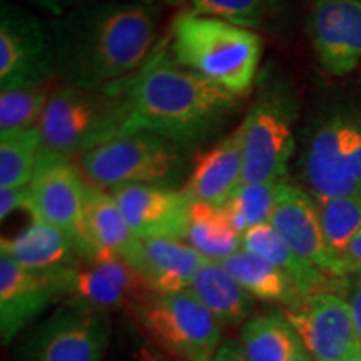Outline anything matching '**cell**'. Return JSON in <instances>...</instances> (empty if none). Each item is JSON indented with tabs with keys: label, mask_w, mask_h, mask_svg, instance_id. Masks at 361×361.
<instances>
[{
	"label": "cell",
	"mask_w": 361,
	"mask_h": 361,
	"mask_svg": "<svg viewBox=\"0 0 361 361\" xmlns=\"http://www.w3.org/2000/svg\"><path fill=\"white\" fill-rule=\"evenodd\" d=\"M56 74L64 85L97 90L134 75L156 52L159 11L121 0L80 2L51 22Z\"/></svg>",
	"instance_id": "6da1fadb"
},
{
	"label": "cell",
	"mask_w": 361,
	"mask_h": 361,
	"mask_svg": "<svg viewBox=\"0 0 361 361\" xmlns=\"http://www.w3.org/2000/svg\"><path fill=\"white\" fill-rule=\"evenodd\" d=\"M121 84L126 102L121 135L147 130L184 147L218 133L241 101L176 64L168 49L156 51Z\"/></svg>",
	"instance_id": "7a4b0ae2"
},
{
	"label": "cell",
	"mask_w": 361,
	"mask_h": 361,
	"mask_svg": "<svg viewBox=\"0 0 361 361\" xmlns=\"http://www.w3.org/2000/svg\"><path fill=\"white\" fill-rule=\"evenodd\" d=\"M263 42L255 30L188 11L174 17L168 54L184 69L243 99L255 85Z\"/></svg>",
	"instance_id": "3957f363"
},
{
	"label": "cell",
	"mask_w": 361,
	"mask_h": 361,
	"mask_svg": "<svg viewBox=\"0 0 361 361\" xmlns=\"http://www.w3.org/2000/svg\"><path fill=\"white\" fill-rule=\"evenodd\" d=\"M126 102L123 84L87 90L62 85L54 90L39 123V162L71 161L121 135ZM37 162V164H39Z\"/></svg>",
	"instance_id": "277c9868"
},
{
	"label": "cell",
	"mask_w": 361,
	"mask_h": 361,
	"mask_svg": "<svg viewBox=\"0 0 361 361\" xmlns=\"http://www.w3.org/2000/svg\"><path fill=\"white\" fill-rule=\"evenodd\" d=\"M188 152L168 137L137 130L89 149L79 159L94 186L109 191L129 184L176 188L191 171Z\"/></svg>",
	"instance_id": "5b68a950"
},
{
	"label": "cell",
	"mask_w": 361,
	"mask_h": 361,
	"mask_svg": "<svg viewBox=\"0 0 361 361\" xmlns=\"http://www.w3.org/2000/svg\"><path fill=\"white\" fill-rule=\"evenodd\" d=\"M296 106L283 80H266L243 128V184L283 183L295 152Z\"/></svg>",
	"instance_id": "8992f818"
},
{
	"label": "cell",
	"mask_w": 361,
	"mask_h": 361,
	"mask_svg": "<svg viewBox=\"0 0 361 361\" xmlns=\"http://www.w3.org/2000/svg\"><path fill=\"white\" fill-rule=\"evenodd\" d=\"M162 350L178 361H213L221 346V324L191 291L149 293L133 308Z\"/></svg>",
	"instance_id": "52a82bcc"
},
{
	"label": "cell",
	"mask_w": 361,
	"mask_h": 361,
	"mask_svg": "<svg viewBox=\"0 0 361 361\" xmlns=\"http://www.w3.org/2000/svg\"><path fill=\"white\" fill-rule=\"evenodd\" d=\"M301 174L314 200L361 194V116L338 112L306 139Z\"/></svg>",
	"instance_id": "ba28073f"
},
{
	"label": "cell",
	"mask_w": 361,
	"mask_h": 361,
	"mask_svg": "<svg viewBox=\"0 0 361 361\" xmlns=\"http://www.w3.org/2000/svg\"><path fill=\"white\" fill-rule=\"evenodd\" d=\"M107 340L106 311L67 300L24 338L17 361H102Z\"/></svg>",
	"instance_id": "9c48e42d"
},
{
	"label": "cell",
	"mask_w": 361,
	"mask_h": 361,
	"mask_svg": "<svg viewBox=\"0 0 361 361\" xmlns=\"http://www.w3.org/2000/svg\"><path fill=\"white\" fill-rule=\"evenodd\" d=\"M56 74L51 25L27 8L0 6V90L45 85Z\"/></svg>",
	"instance_id": "30bf717a"
},
{
	"label": "cell",
	"mask_w": 361,
	"mask_h": 361,
	"mask_svg": "<svg viewBox=\"0 0 361 361\" xmlns=\"http://www.w3.org/2000/svg\"><path fill=\"white\" fill-rule=\"evenodd\" d=\"M74 268L29 269L0 252L2 345H11L52 305L69 300Z\"/></svg>",
	"instance_id": "8fae6325"
},
{
	"label": "cell",
	"mask_w": 361,
	"mask_h": 361,
	"mask_svg": "<svg viewBox=\"0 0 361 361\" xmlns=\"http://www.w3.org/2000/svg\"><path fill=\"white\" fill-rule=\"evenodd\" d=\"M85 196L87 184L72 161H47L37 164L29 184L27 204L32 219L51 224L74 239L82 261L101 252L85 236Z\"/></svg>",
	"instance_id": "7c38bea8"
},
{
	"label": "cell",
	"mask_w": 361,
	"mask_h": 361,
	"mask_svg": "<svg viewBox=\"0 0 361 361\" xmlns=\"http://www.w3.org/2000/svg\"><path fill=\"white\" fill-rule=\"evenodd\" d=\"M269 224L300 258L322 269L328 276L348 278L343 264L326 245L318 204L311 194L293 184H278L276 204Z\"/></svg>",
	"instance_id": "4fadbf2b"
},
{
	"label": "cell",
	"mask_w": 361,
	"mask_h": 361,
	"mask_svg": "<svg viewBox=\"0 0 361 361\" xmlns=\"http://www.w3.org/2000/svg\"><path fill=\"white\" fill-rule=\"evenodd\" d=\"M284 316L314 361H341L358 343L350 303L340 293L311 296Z\"/></svg>",
	"instance_id": "5bb4252c"
},
{
	"label": "cell",
	"mask_w": 361,
	"mask_h": 361,
	"mask_svg": "<svg viewBox=\"0 0 361 361\" xmlns=\"http://www.w3.org/2000/svg\"><path fill=\"white\" fill-rule=\"evenodd\" d=\"M130 231L137 239L186 241L192 200L183 189L129 184L112 189Z\"/></svg>",
	"instance_id": "9a60e30c"
},
{
	"label": "cell",
	"mask_w": 361,
	"mask_h": 361,
	"mask_svg": "<svg viewBox=\"0 0 361 361\" xmlns=\"http://www.w3.org/2000/svg\"><path fill=\"white\" fill-rule=\"evenodd\" d=\"M308 25L324 71L343 78L361 64V0H311Z\"/></svg>",
	"instance_id": "2e32d148"
},
{
	"label": "cell",
	"mask_w": 361,
	"mask_h": 361,
	"mask_svg": "<svg viewBox=\"0 0 361 361\" xmlns=\"http://www.w3.org/2000/svg\"><path fill=\"white\" fill-rule=\"evenodd\" d=\"M149 293L151 290L121 256L99 252L74 268L69 300L107 313L116 308L133 310Z\"/></svg>",
	"instance_id": "e0dca14e"
},
{
	"label": "cell",
	"mask_w": 361,
	"mask_h": 361,
	"mask_svg": "<svg viewBox=\"0 0 361 361\" xmlns=\"http://www.w3.org/2000/svg\"><path fill=\"white\" fill-rule=\"evenodd\" d=\"M243 184L241 124L221 141L194 156L183 191L192 201L223 206Z\"/></svg>",
	"instance_id": "ac0fdd59"
},
{
	"label": "cell",
	"mask_w": 361,
	"mask_h": 361,
	"mask_svg": "<svg viewBox=\"0 0 361 361\" xmlns=\"http://www.w3.org/2000/svg\"><path fill=\"white\" fill-rule=\"evenodd\" d=\"M207 258L179 239H141L133 269L152 293H179L191 283Z\"/></svg>",
	"instance_id": "d6986e66"
},
{
	"label": "cell",
	"mask_w": 361,
	"mask_h": 361,
	"mask_svg": "<svg viewBox=\"0 0 361 361\" xmlns=\"http://www.w3.org/2000/svg\"><path fill=\"white\" fill-rule=\"evenodd\" d=\"M241 247L284 271L305 301L319 293H338L345 283V279L328 276L322 269L300 258L271 224H261L247 229L243 234Z\"/></svg>",
	"instance_id": "ffe728a7"
},
{
	"label": "cell",
	"mask_w": 361,
	"mask_h": 361,
	"mask_svg": "<svg viewBox=\"0 0 361 361\" xmlns=\"http://www.w3.org/2000/svg\"><path fill=\"white\" fill-rule=\"evenodd\" d=\"M0 252L29 269L74 268L82 261L75 241L54 226L32 219L13 238H4Z\"/></svg>",
	"instance_id": "44dd1931"
},
{
	"label": "cell",
	"mask_w": 361,
	"mask_h": 361,
	"mask_svg": "<svg viewBox=\"0 0 361 361\" xmlns=\"http://www.w3.org/2000/svg\"><path fill=\"white\" fill-rule=\"evenodd\" d=\"M84 226L85 236L97 251L114 252L133 268L141 250V239L130 231L111 191L87 184Z\"/></svg>",
	"instance_id": "7402d4cb"
},
{
	"label": "cell",
	"mask_w": 361,
	"mask_h": 361,
	"mask_svg": "<svg viewBox=\"0 0 361 361\" xmlns=\"http://www.w3.org/2000/svg\"><path fill=\"white\" fill-rule=\"evenodd\" d=\"M189 291L213 313L221 326L245 323L255 308V298L218 261L207 259L201 266Z\"/></svg>",
	"instance_id": "603a6c76"
},
{
	"label": "cell",
	"mask_w": 361,
	"mask_h": 361,
	"mask_svg": "<svg viewBox=\"0 0 361 361\" xmlns=\"http://www.w3.org/2000/svg\"><path fill=\"white\" fill-rule=\"evenodd\" d=\"M221 266L256 300L284 305L290 310L305 303L284 271L243 247L221 261Z\"/></svg>",
	"instance_id": "cb8c5ba5"
},
{
	"label": "cell",
	"mask_w": 361,
	"mask_h": 361,
	"mask_svg": "<svg viewBox=\"0 0 361 361\" xmlns=\"http://www.w3.org/2000/svg\"><path fill=\"white\" fill-rule=\"evenodd\" d=\"M186 241L204 258L221 263L241 250L243 234L234 228L223 206L194 201Z\"/></svg>",
	"instance_id": "d4e9b609"
},
{
	"label": "cell",
	"mask_w": 361,
	"mask_h": 361,
	"mask_svg": "<svg viewBox=\"0 0 361 361\" xmlns=\"http://www.w3.org/2000/svg\"><path fill=\"white\" fill-rule=\"evenodd\" d=\"M300 338L283 313H264L250 318L241 328L246 361H291Z\"/></svg>",
	"instance_id": "484cf974"
},
{
	"label": "cell",
	"mask_w": 361,
	"mask_h": 361,
	"mask_svg": "<svg viewBox=\"0 0 361 361\" xmlns=\"http://www.w3.org/2000/svg\"><path fill=\"white\" fill-rule=\"evenodd\" d=\"M39 128L0 134V189L29 186L37 169Z\"/></svg>",
	"instance_id": "4316f807"
},
{
	"label": "cell",
	"mask_w": 361,
	"mask_h": 361,
	"mask_svg": "<svg viewBox=\"0 0 361 361\" xmlns=\"http://www.w3.org/2000/svg\"><path fill=\"white\" fill-rule=\"evenodd\" d=\"M316 204L326 245L343 264V256L361 229V194L318 200Z\"/></svg>",
	"instance_id": "83f0119b"
},
{
	"label": "cell",
	"mask_w": 361,
	"mask_h": 361,
	"mask_svg": "<svg viewBox=\"0 0 361 361\" xmlns=\"http://www.w3.org/2000/svg\"><path fill=\"white\" fill-rule=\"evenodd\" d=\"M281 184V183H279ZM278 184H241L223 207L239 233L261 224H269L276 204Z\"/></svg>",
	"instance_id": "f1b7e54d"
},
{
	"label": "cell",
	"mask_w": 361,
	"mask_h": 361,
	"mask_svg": "<svg viewBox=\"0 0 361 361\" xmlns=\"http://www.w3.org/2000/svg\"><path fill=\"white\" fill-rule=\"evenodd\" d=\"M49 97L45 85L0 90V134L37 128Z\"/></svg>",
	"instance_id": "f546056e"
},
{
	"label": "cell",
	"mask_w": 361,
	"mask_h": 361,
	"mask_svg": "<svg viewBox=\"0 0 361 361\" xmlns=\"http://www.w3.org/2000/svg\"><path fill=\"white\" fill-rule=\"evenodd\" d=\"M192 12L255 29L273 13L276 0H191Z\"/></svg>",
	"instance_id": "4dcf8cb0"
},
{
	"label": "cell",
	"mask_w": 361,
	"mask_h": 361,
	"mask_svg": "<svg viewBox=\"0 0 361 361\" xmlns=\"http://www.w3.org/2000/svg\"><path fill=\"white\" fill-rule=\"evenodd\" d=\"M29 204V186L0 189V219L7 218L19 209H27Z\"/></svg>",
	"instance_id": "1f68e13d"
},
{
	"label": "cell",
	"mask_w": 361,
	"mask_h": 361,
	"mask_svg": "<svg viewBox=\"0 0 361 361\" xmlns=\"http://www.w3.org/2000/svg\"><path fill=\"white\" fill-rule=\"evenodd\" d=\"M24 2L32 7L40 8V11L47 12L52 19H56V17H61L62 13L71 11L72 7L84 2V0H24Z\"/></svg>",
	"instance_id": "d6a6232c"
},
{
	"label": "cell",
	"mask_w": 361,
	"mask_h": 361,
	"mask_svg": "<svg viewBox=\"0 0 361 361\" xmlns=\"http://www.w3.org/2000/svg\"><path fill=\"white\" fill-rule=\"evenodd\" d=\"M355 276H356L355 283L350 290L348 303L351 308V318H353V324H355L356 340H358L361 346V273L355 274Z\"/></svg>",
	"instance_id": "836d02e7"
},
{
	"label": "cell",
	"mask_w": 361,
	"mask_h": 361,
	"mask_svg": "<svg viewBox=\"0 0 361 361\" xmlns=\"http://www.w3.org/2000/svg\"><path fill=\"white\" fill-rule=\"evenodd\" d=\"M343 268H345L346 274L361 273V229L343 256Z\"/></svg>",
	"instance_id": "e575fe53"
},
{
	"label": "cell",
	"mask_w": 361,
	"mask_h": 361,
	"mask_svg": "<svg viewBox=\"0 0 361 361\" xmlns=\"http://www.w3.org/2000/svg\"><path fill=\"white\" fill-rule=\"evenodd\" d=\"M213 361H246L245 351L239 341H226L219 346L218 353H216Z\"/></svg>",
	"instance_id": "d590c367"
},
{
	"label": "cell",
	"mask_w": 361,
	"mask_h": 361,
	"mask_svg": "<svg viewBox=\"0 0 361 361\" xmlns=\"http://www.w3.org/2000/svg\"><path fill=\"white\" fill-rule=\"evenodd\" d=\"M291 361H314L313 358H311V355L306 351V348L303 346V343L298 341L296 345V350H295V355H293Z\"/></svg>",
	"instance_id": "8d00e7d4"
},
{
	"label": "cell",
	"mask_w": 361,
	"mask_h": 361,
	"mask_svg": "<svg viewBox=\"0 0 361 361\" xmlns=\"http://www.w3.org/2000/svg\"><path fill=\"white\" fill-rule=\"evenodd\" d=\"M341 361H361V346H360V343H356V345L353 346V350H351L350 353L346 355Z\"/></svg>",
	"instance_id": "74e56055"
},
{
	"label": "cell",
	"mask_w": 361,
	"mask_h": 361,
	"mask_svg": "<svg viewBox=\"0 0 361 361\" xmlns=\"http://www.w3.org/2000/svg\"><path fill=\"white\" fill-rule=\"evenodd\" d=\"M121 2H137V4H146V6L157 7V4H176L178 0H121Z\"/></svg>",
	"instance_id": "f35d334b"
}]
</instances>
